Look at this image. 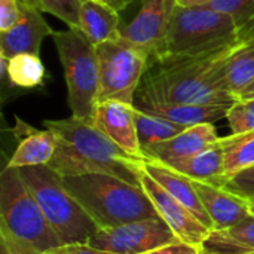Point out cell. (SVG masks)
I'll use <instances>...</instances> for the list:
<instances>
[{"instance_id": "6da1fadb", "label": "cell", "mask_w": 254, "mask_h": 254, "mask_svg": "<svg viewBox=\"0 0 254 254\" xmlns=\"http://www.w3.org/2000/svg\"><path fill=\"white\" fill-rule=\"evenodd\" d=\"M240 42L199 55H152L134 100L232 106L237 98L226 88L223 65Z\"/></svg>"}, {"instance_id": "7a4b0ae2", "label": "cell", "mask_w": 254, "mask_h": 254, "mask_svg": "<svg viewBox=\"0 0 254 254\" xmlns=\"http://www.w3.org/2000/svg\"><path fill=\"white\" fill-rule=\"evenodd\" d=\"M43 125L57 137V150L48 165L61 177L103 173L141 185L140 177L146 159L127 153L94 122L71 116L45 121Z\"/></svg>"}, {"instance_id": "3957f363", "label": "cell", "mask_w": 254, "mask_h": 254, "mask_svg": "<svg viewBox=\"0 0 254 254\" xmlns=\"http://www.w3.org/2000/svg\"><path fill=\"white\" fill-rule=\"evenodd\" d=\"M0 244L10 254H46L61 246L18 168L10 167L0 176Z\"/></svg>"}, {"instance_id": "277c9868", "label": "cell", "mask_w": 254, "mask_h": 254, "mask_svg": "<svg viewBox=\"0 0 254 254\" xmlns=\"http://www.w3.org/2000/svg\"><path fill=\"white\" fill-rule=\"evenodd\" d=\"M63 183L100 229L161 217L141 185H132L116 176L103 173L64 176Z\"/></svg>"}, {"instance_id": "5b68a950", "label": "cell", "mask_w": 254, "mask_h": 254, "mask_svg": "<svg viewBox=\"0 0 254 254\" xmlns=\"http://www.w3.org/2000/svg\"><path fill=\"white\" fill-rule=\"evenodd\" d=\"M22 180L64 244H88L100 229L79 201L65 189L63 177L49 165L18 168Z\"/></svg>"}, {"instance_id": "8992f818", "label": "cell", "mask_w": 254, "mask_h": 254, "mask_svg": "<svg viewBox=\"0 0 254 254\" xmlns=\"http://www.w3.org/2000/svg\"><path fill=\"white\" fill-rule=\"evenodd\" d=\"M52 37L64 70L71 116L92 122L100 97V67L95 46L79 28L55 31Z\"/></svg>"}, {"instance_id": "52a82bcc", "label": "cell", "mask_w": 254, "mask_h": 254, "mask_svg": "<svg viewBox=\"0 0 254 254\" xmlns=\"http://www.w3.org/2000/svg\"><path fill=\"white\" fill-rule=\"evenodd\" d=\"M238 40L243 37L231 16L208 6L176 4L167 40L158 54L199 55Z\"/></svg>"}, {"instance_id": "ba28073f", "label": "cell", "mask_w": 254, "mask_h": 254, "mask_svg": "<svg viewBox=\"0 0 254 254\" xmlns=\"http://www.w3.org/2000/svg\"><path fill=\"white\" fill-rule=\"evenodd\" d=\"M95 51L100 67L98 101L119 100L134 104L152 54L124 37L104 42L95 46Z\"/></svg>"}, {"instance_id": "9c48e42d", "label": "cell", "mask_w": 254, "mask_h": 254, "mask_svg": "<svg viewBox=\"0 0 254 254\" xmlns=\"http://www.w3.org/2000/svg\"><path fill=\"white\" fill-rule=\"evenodd\" d=\"M180 241L162 219H146L98 229L88 241L97 250L112 254H144Z\"/></svg>"}, {"instance_id": "30bf717a", "label": "cell", "mask_w": 254, "mask_h": 254, "mask_svg": "<svg viewBox=\"0 0 254 254\" xmlns=\"http://www.w3.org/2000/svg\"><path fill=\"white\" fill-rule=\"evenodd\" d=\"M176 0H141L137 15L121 28V37L158 54L167 40Z\"/></svg>"}, {"instance_id": "8fae6325", "label": "cell", "mask_w": 254, "mask_h": 254, "mask_svg": "<svg viewBox=\"0 0 254 254\" xmlns=\"http://www.w3.org/2000/svg\"><path fill=\"white\" fill-rule=\"evenodd\" d=\"M140 182L159 216L168 223L177 238L196 247H202L205 240L210 237L211 229L202 225L180 201L171 196L153 177L146 173V170H143Z\"/></svg>"}, {"instance_id": "7c38bea8", "label": "cell", "mask_w": 254, "mask_h": 254, "mask_svg": "<svg viewBox=\"0 0 254 254\" xmlns=\"http://www.w3.org/2000/svg\"><path fill=\"white\" fill-rule=\"evenodd\" d=\"M92 122L127 153L146 159L137 134L134 104H128L119 100L98 101Z\"/></svg>"}, {"instance_id": "4fadbf2b", "label": "cell", "mask_w": 254, "mask_h": 254, "mask_svg": "<svg viewBox=\"0 0 254 254\" xmlns=\"http://www.w3.org/2000/svg\"><path fill=\"white\" fill-rule=\"evenodd\" d=\"M21 18L7 31H0V55L12 58L19 54L39 55L42 42L46 36H54V30L46 22L42 10L19 0Z\"/></svg>"}, {"instance_id": "5bb4252c", "label": "cell", "mask_w": 254, "mask_h": 254, "mask_svg": "<svg viewBox=\"0 0 254 254\" xmlns=\"http://www.w3.org/2000/svg\"><path fill=\"white\" fill-rule=\"evenodd\" d=\"M196 193L208 213L213 231H225L244 222L252 216L250 202L210 182H195Z\"/></svg>"}, {"instance_id": "9a60e30c", "label": "cell", "mask_w": 254, "mask_h": 254, "mask_svg": "<svg viewBox=\"0 0 254 254\" xmlns=\"http://www.w3.org/2000/svg\"><path fill=\"white\" fill-rule=\"evenodd\" d=\"M220 140L214 124H199L186 128L179 135L156 143L143 150L146 159L158 161L162 164L176 162L193 156L204 149L213 146Z\"/></svg>"}, {"instance_id": "2e32d148", "label": "cell", "mask_w": 254, "mask_h": 254, "mask_svg": "<svg viewBox=\"0 0 254 254\" xmlns=\"http://www.w3.org/2000/svg\"><path fill=\"white\" fill-rule=\"evenodd\" d=\"M134 107L164 118L170 122L193 127L199 124H216L222 119H226V115L231 106H220V104H207V106H196V104H182V103H167V101H156V100H134Z\"/></svg>"}, {"instance_id": "e0dca14e", "label": "cell", "mask_w": 254, "mask_h": 254, "mask_svg": "<svg viewBox=\"0 0 254 254\" xmlns=\"http://www.w3.org/2000/svg\"><path fill=\"white\" fill-rule=\"evenodd\" d=\"M144 170L146 173L153 177L171 196H174L177 201H180L202 225H205L207 228H210L213 231V223L211 219L208 216V213L205 211L193 180L180 174L179 171L170 168L168 165L158 162V161H152V159H146L144 162Z\"/></svg>"}, {"instance_id": "ac0fdd59", "label": "cell", "mask_w": 254, "mask_h": 254, "mask_svg": "<svg viewBox=\"0 0 254 254\" xmlns=\"http://www.w3.org/2000/svg\"><path fill=\"white\" fill-rule=\"evenodd\" d=\"M119 12L100 0H83L79 13V30L94 45L98 46L121 37Z\"/></svg>"}, {"instance_id": "d6986e66", "label": "cell", "mask_w": 254, "mask_h": 254, "mask_svg": "<svg viewBox=\"0 0 254 254\" xmlns=\"http://www.w3.org/2000/svg\"><path fill=\"white\" fill-rule=\"evenodd\" d=\"M18 124L22 128V137L19 144L12 153L6 167L22 168V167H37L48 165L57 150V137L51 129L39 131L33 129L25 124Z\"/></svg>"}, {"instance_id": "ffe728a7", "label": "cell", "mask_w": 254, "mask_h": 254, "mask_svg": "<svg viewBox=\"0 0 254 254\" xmlns=\"http://www.w3.org/2000/svg\"><path fill=\"white\" fill-rule=\"evenodd\" d=\"M165 165L195 182L217 183L225 176V147L222 137L217 143L202 152Z\"/></svg>"}, {"instance_id": "44dd1931", "label": "cell", "mask_w": 254, "mask_h": 254, "mask_svg": "<svg viewBox=\"0 0 254 254\" xmlns=\"http://www.w3.org/2000/svg\"><path fill=\"white\" fill-rule=\"evenodd\" d=\"M202 254L254 253V216L225 231H211L201 247Z\"/></svg>"}, {"instance_id": "7402d4cb", "label": "cell", "mask_w": 254, "mask_h": 254, "mask_svg": "<svg viewBox=\"0 0 254 254\" xmlns=\"http://www.w3.org/2000/svg\"><path fill=\"white\" fill-rule=\"evenodd\" d=\"M223 76L228 91L238 100V95L254 80V42L241 40L229 54L223 65Z\"/></svg>"}, {"instance_id": "603a6c76", "label": "cell", "mask_w": 254, "mask_h": 254, "mask_svg": "<svg viewBox=\"0 0 254 254\" xmlns=\"http://www.w3.org/2000/svg\"><path fill=\"white\" fill-rule=\"evenodd\" d=\"M7 76L13 88L33 89L43 85L46 70L39 55L19 54L7 60Z\"/></svg>"}, {"instance_id": "cb8c5ba5", "label": "cell", "mask_w": 254, "mask_h": 254, "mask_svg": "<svg viewBox=\"0 0 254 254\" xmlns=\"http://www.w3.org/2000/svg\"><path fill=\"white\" fill-rule=\"evenodd\" d=\"M135 125H137V134H138L141 150L156 143L170 140L179 135L180 132H183L186 128H189L185 125L170 122L164 118L141 112L138 109H135Z\"/></svg>"}, {"instance_id": "d4e9b609", "label": "cell", "mask_w": 254, "mask_h": 254, "mask_svg": "<svg viewBox=\"0 0 254 254\" xmlns=\"http://www.w3.org/2000/svg\"><path fill=\"white\" fill-rule=\"evenodd\" d=\"M222 143L225 147V176L254 165V132L231 134L222 137Z\"/></svg>"}, {"instance_id": "484cf974", "label": "cell", "mask_w": 254, "mask_h": 254, "mask_svg": "<svg viewBox=\"0 0 254 254\" xmlns=\"http://www.w3.org/2000/svg\"><path fill=\"white\" fill-rule=\"evenodd\" d=\"M205 6L231 16L243 39L254 34V0H211Z\"/></svg>"}, {"instance_id": "4316f807", "label": "cell", "mask_w": 254, "mask_h": 254, "mask_svg": "<svg viewBox=\"0 0 254 254\" xmlns=\"http://www.w3.org/2000/svg\"><path fill=\"white\" fill-rule=\"evenodd\" d=\"M42 12H48L64 24L68 28H79V13H80V0H24Z\"/></svg>"}, {"instance_id": "83f0119b", "label": "cell", "mask_w": 254, "mask_h": 254, "mask_svg": "<svg viewBox=\"0 0 254 254\" xmlns=\"http://www.w3.org/2000/svg\"><path fill=\"white\" fill-rule=\"evenodd\" d=\"M232 134H247L254 132V100H237L228 115Z\"/></svg>"}, {"instance_id": "f1b7e54d", "label": "cell", "mask_w": 254, "mask_h": 254, "mask_svg": "<svg viewBox=\"0 0 254 254\" xmlns=\"http://www.w3.org/2000/svg\"><path fill=\"white\" fill-rule=\"evenodd\" d=\"M214 185L225 188L226 190L244 198L252 204L254 202V165L247 167L232 176H225Z\"/></svg>"}, {"instance_id": "f546056e", "label": "cell", "mask_w": 254, "mask_h": 254, "mask_svg": "<svg viewBox=\"0 0 254 254\" xmlns=\"http://www.w3.org/2000/svg\"><path fill=\"white\" fill-rule=\"evenodd\" d=\"M21 18L19 0H0V31H7Z\"/></svg>"}, {"instance_id": "4dcf8cb0", "label": "cell", "mask_w": 254, "mask_h": 254, "mask_svg": "<svg viewBox=\"0 0 254 254\" xmlns=\"http://www.w3.org/2000/svg\"><path fill=\"white\" fill-rule=\"evenodd\" d=\"M144 254H202V252H201V247H196L193 244H189L185 241H176V243L162 246L159 249H155Z\"/></svg>"}, {"instance_id": "1f68e13d", "label": "cell", "mask_w": 254, "mask_h": 254, "mask_svg": "<svg viewBox=\"0 0 254 254\" xmlns=\"http://www.w3.org/2000/svg\"><path fill=\"white\" fill-rule=\"evenodd\" d=\"M46 254H112L97 250L89 244H64L49 250Z\"/></svg>"}, {"instance_id": "d6a6232c", "label": "cell", "mask_w": 254, "mask_h": 254, "mask_svg": "<svg viewBox=\"0 0 254 254\" xmlns=\"http://www.w3.org/2000/svg\"><path fill=\"white\" fill-rule=\"evenodd\" d=\"M100 1H103V3H106V4H109L110 7H113V9H115V10H118V12L124 10L129 3H132V0H100Z\"/></svg>"}, {"instance_id": "836d02e7", "label": "cell", "mask_w": 254, "mask_h": 254, "mask_svg": "<svg viewBox=\"0 0 254 254\" xmlns=\"http://www.w3.org/2000/svg\"><path fill=\"white\" fill-rule=\"evenodd\" d=\"M211 0H176L179 6H205Z\"/></svg>"}, {"instance_id": "e575fe53", "label": "cell", "mask_w": 254, "mask_h": 254, "mask_svg": "<svg viewBox=\"0 0 254 254\" xmlns=\"http://www.w3.org/2000/svg\"><path fill=\"white\" fill-rule=\"evenodd\" d=\"M238 100H254V80L238 95Z\"/></svg>"}, {"instance_id": "d590c367", "label": "cell", "mask_w": 254, "mask_h": 254, "mask_svg": "<svg viewBox=\"0 0 254 254\" xmlns=\"http://www.w3.org/2000/svg\"><path fill=\"white\" fill-rule=\"evenodd\" d=\"M0 249H1V253L0 254H10L9 252H7V249H6V247H3L1 244H0Z\"/></svg>"}, {"instance_id": "8d00e7d4", "label": "cell", "mask_w": 254, "mask_h": 254, "mask_svg": "<svg viewBox=\"0 0 254 254\" xmlns=\"http://www.w3.org/2000/svg\"><path fill=\"white\" fill-rule=\"evenodd\" d=\"M250 213H252V216H254V202L250 204Z\"/></svg>"}, {"instance_id": "74e56055", "label": "cell", "mask_w": 254, "mask_h": 254, "mask_svg": "<svg viewBox=\"0 0 254 254\" xmlns=\"http://www.w3.org/2000/svg\"><path fill=\"white\" fill-rule=\"evenodd\" d=\"M250 39H253V42H254V36H253V37H250Z\"/></svg>"}, {"instance_id": "f35d334b", "label": "cell", "mask_w": 254, "mask_h": 254, "mask_svg": "<svg viewBox=\"0 0 254 254\" xmlns=\"http://www.w3.org/2000/svg\"><path fill=\"white\" fill-rule=\"evenodd\" d=\"M247 254H254V253H247Z\"/></svg>"}, {"instance_id": "ab89813d", "label": "cell", "mask_w": 254, "mask_h": 254, "mask_svg": "<svg viewBox=\"0 0 254 254\" xmlns=\"http://www.w3.org/2000/svg\"><path fill=\"white\" fill-rule=\"evenodd\" d=\"M80 1H83V0H80Z\"/></svg>"}, {"instance_id": "60d3db41", "label": "cell", "mask_w": 254, "mask_h": 254, "mask_svg": "<svg viewBox=\"0 0 254 254\" xmlns=\"http://www.w3.org/2000/svg\"><path fill=\"white\" fill-rule=\"evenodd\" d=\"M253 36H254V34H253ZM253 36H252V37H253Z\"/></svg>"}]
</instances>
